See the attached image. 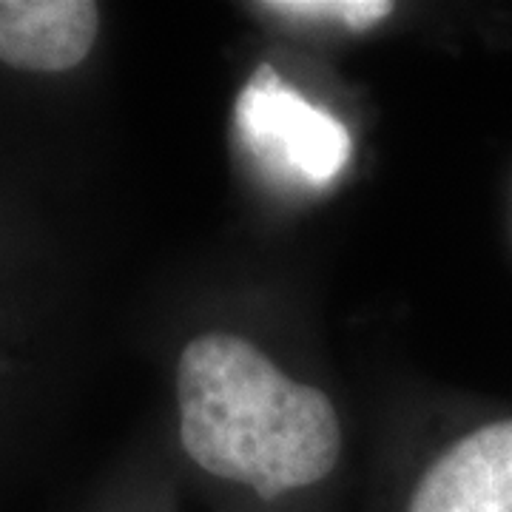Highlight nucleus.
<instances>
[{
    "label": "nucleus",
    "mask_w": 512,
    "mask_h": 512,
    "mask_svg": "<svg viewBox=\"0 0 512 512\" xmlns=\"http://www.w3.org/2000/svg\"><path fill=\"white\" fill-rule=\"evenodd\" d=\"M180 436L205 473L254 487L262 498L330 476L342 450L330 399L288 379L231 333H202L177 367Z\"/></svg>",
    "instance_id": "nucleus-1"
},
{
    "label": "nucleus",
    "mask_w": 512,
    "mask_h": 512,
    "mask_svg": "<svg viewBox=\"0 0 512 512\" xmlns=\"http://www.w3.org/2000/svg\"><path fill=\"white\" fill-rule=\"evenodd\" d=\"M237 128L262 160L311 185L330 183L350 160V137L330 111L311 106L262 63L237 100Z\"/></svg>",
    "instance_id": "nucleus-2"
},
{
    "label": "nucleus",
    "mask_w": 512,
    "mask_h": 512,
    "mask_svg": "<svg viewBox=\"0 0 512 512\" xmlns=\"http://www.w3.org/2000/svg\"><path fill=\"white\" fill-rule=\"evenodd\" d=\"M407 512H512V419L484 424L441 453Z\"/></svg>",
    "instance_id": "nucleus-3"
},
{
    "label": "nucleus",
    "mask_w": 512,
    "mask_h": 512,
    "mask_svg": "<svg viewBox=\"0 0 512 512\" xmlns=\"http://www.w3.org/2000/svg\"><path fill=\"white\" fill-rule=\"evenodd\" d=\"M97 3L0 0V60L23 72H69L92 52Z\"/></svg>",
    "instance_id": "nucleus-4"
},
{
    "label": "nucleus",
    "mask_w": 512,
    "mask_h": 512,
    "mask_svg": "<svg viewBox=\"0 0 512 512\" xmlns=\"http://www.w3.org/2000/svg\"><path fill=\"white\" fill-rule=\"evenodd\" d=\"M256 9H265L279 18L333 20L353 32H365L393 12V3L387 0H274V3H256Z\"/></svg>",
    "instance_id": "nucleus-5"
}]
</instances>
